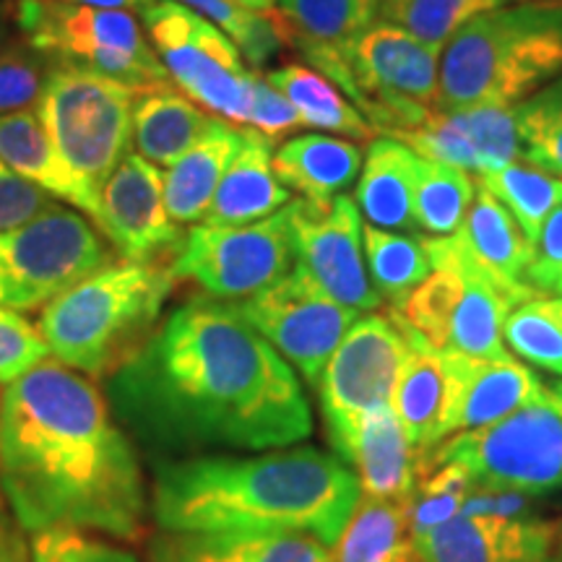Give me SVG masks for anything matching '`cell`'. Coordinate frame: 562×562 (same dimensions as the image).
<instances>
[{"label":"cell","mask_w":562,"mask_h":562,"mask_svg":"<svg viewBox=\"0 0 562 562\" xmlns=\"http://www.w3.org/2000/svg\"><path fill=\"white\" fill-rule=\"evenodd\" d=\"M117 422L159 456L201 448L273 451L313 432L292 364L235 302L191 297L110 375Z\"/></svg>","instance_id":"obj_1"},{"label":"cell","mask_w":562,"mask_h":562,"mask_svg":"<svg viewBox=\"0 0 562 562\" xmlns=\"http://www.w3.org/2000/svg\"><path fill=\"white\" fill-rule=\"evenodd\" d=\"M0 495L26 533L74 529L133 542L149 516L136 446L108 396L55 357L0 398Z\"/></svg>","instance_id":"obj_2"},{"label":"cell","mask_w":562,"mask_h":562,"mask_svg":"<svg viewBox=\"0 0 562 562\" xmlns=\"http://www.w3.org/2000/svg\"><path fill=\"white\" fill-rule=\"evenodd\" d=\"M362 497L357 474L318 448L258 456H193L154 472L151 516L161 531H286L336 547Z\"/></svg>","instance_id":"obj_3"},{"label":"cell","mask_w":562,"mask_h":562,"mask_svg":"<svg viewBox=\"0 0 562 562\" xmlns=\"http://www.w3.org/2000/svg\"><path fill=\"white\" fill-rule=\"evenodd\" d=\"M560 76L562 5H503L469 21L440 50L438 110L516 108Z\"/></svg>","instance_id":"obj_4"},{"label":"cell","mask_w":562,"mask_h":562,"mask_svg":"<svg viewBox=\"0 0 562 562\" xmlns=\"http://www.w3.org/2000/svg\"><path fill=\"white\" fill-rule=\"evenodd\" d=\"M175 284L165 261L121 258L42 307L40 336L66 368L110 378L157 331Z\"/></svg>","instance_id":"obj_5"},{"label":"cell","mask_w":562,"mask_h":562,"mask_svg":"<svg viewBox=\"0 0 562 562\" xmlns=\"http://www.w3.org/2000/svg\"><path fill=\"white\" fill-rule=\"evenodd\" d=\"M419 467H456L480 492L542 495L562 487V383L492 425L451 435Z\"/></svg>","instance_id":"obj_6"},{"label":"cell","mask_w":562,"mask_h":562,"mask_svg":"<svg viewBox=\"0 0 562 562\" xmlns=\"http://www.w3.org/2000/svg\"><path fill=\"white\" fill-rule=\"evenodd\" d=\"M138 94L140 89L89 68L55 63L37 100V115L63 167L97 211L102 186L131 154Z\"/></svg>","instance_id":"obj_7"},{"label":"cell","mask_w":562,"mask_h":562,"mask_svg":"<svg viewBox=\"0 0 562 562\" xmlns=\"http://www.w3.org/2000/svg\"><path fill=\"white\" fill-rule=\"evenodd\" d=\"M13 24L21 40L55 63L89 68L140 91L172 87L133 11L63 0H13Z\"/></svg>","instance_id":"obj_8"},{"label":"cell","mask_w":562,"mask_h":562,"mask_svg":"<svg viewBox=\"0 0 562 562\" xmlns=\"http://www.w3.org/2000/svg\"><path fill=\"white\" fill-rule=\"evenodd\" d=\"M115 261L117 252L94 222L53 203L24 227L0 232V307L40 311Z\"/></svg>","instance_id":"obj_9"},{"label":"cell","mask_w":562,"mask_h":562,"mask_svg":"<svg viewBox=\"0 0 562 562\" xmlns=\"http://www.w3.org/2000/svg\"><path fill=\"white\" fill-rule=\"evenodd\" d=\"M344 94L389 138L427 123L440 100V50L391 24H375L344 50Z\"/></svg>","instance_id":"obj_10"},{"label":"cell","mask_w":562,"mask_h":562,"mask_svg":"<svg viewBox=\"0 0 562 562\" xmlns=\"http://www.w3.org/2000/svg\"><path fill=\"white\" fill-rule=\"evenodd\" d=\"M140 19L175 89L222 121L248 125L256 70L214 21L172 0H151Z\"/></svg>","instance_id":"obj_11"},{"label":"cell","mask_w":562,"mask_h":562,"mask_svg":"<svg viewBox=\"0 0 562 562\" xmlns=\"http://www.w3.org/2000/svg\"><path fill=\"white\" fill-rule=\"evenodd\" d=\"M409 336L402 315L368 313L355 321L328 360L318 383L328 440L339 459L372 412L391 406Z\"/></svg>","instance_id":"obj_12"},{"label":"cell","mask_w":562,"mask_h":562,"mask_svg":"<svg viewBox=\"0 0 562 562\" xmlns=\"http://www.w3.org/2000/svg\"><path fill=\"white\" fill-rule=\"evenodd\" d=\"M294 245L286 209L240 227L195 224L172 256V273L214 300H245L292 271Z\"/></svg>","instance_id":"obj_13"},{"label":"cell","mask_w":562,"mask_h":562,"mask_svg":"<svg viewBox=\"0 0 562 562\" xmlns=\"http://www.w3.org/2000/svg\"><path fill=\"white\" fill-rule=\"evenodd\" d=\"M235 307L315 389L336 347L362 315L323 292L297 261L277 284L237 300Z\"/></svg>","instance_id":"obj_14"},{"label":"cell","mask_w":562,"mask_h":562,"mask_svg":"<svg viewBox=\"0 0 562 562\" xmlns=\"http://www.w3.org/2000/svg\"><path fill=\"white\" fill-rule=\"evenodd\" d=\"M294 258L321 290L351 311L372 313L383 305L364 261L362 214L351 195L328 201L292 199L286 203Z\"/></svg>","instance_id":"obj_15"},{"label":"cell","mask_w":562,"mask_h":562,"mask_svg":"<svg viewBox=\"0 0 562 562\" xmlns=\"http://www.w3.org/2000/svg\"><path fill=\"white\" fill-rule=\"evenodd\" d=\"M108 243L125 261H161L182 243L180 224L165 206V178L140 154H125L102 186L100 224Z\"/></svg>","instance_id":"obj_16"},{"label":"cell","mask_w":562,"mask_h":562,"mask_svg":"<svg viewBox=\"0 0 562 562\" xmlns=\"http://www.w3.org/2000/svg\"><path fill=\"white\" fill-rule=\"evenodd\" d=\"M560 526L521 516H461L417 533L422 562H560Z\"/></svg>","instance_id":"obj_17"},{"label":"cell","mask_w":562,"mask_h":562,"mask_svg":"<svg viewBox=\"0 0 562 562\" xmlns=\"http://www.w3.org/2000/svg\"><path fill=\"white\" fill-rule=\"evenodd\" d=\"M442 362L448 372V438L503 419L531 402L542 389L539 378L516 357L487 360L461 351H442Z\"/></svg>","instance_id":"obj_18"},{"label":"cell","mask_w":562,"mask_h":562,"mask_svg":"<svg viewBox=\"0 0 562 562\" xmlns=\"http://www.w3.org/2000/svg\"><path fill=\"white\" fill-rule=\"evenodd\" d=\"M149 562H336L331 547L311 533L286 531H161Z\"/></svg>","instance_id":"obj_19"},{"label":"cell","mask_w":562,"mask_h":562,"mask_svg":"<svg viewBox=\"0 0 562 562\" xmlns=\"http://www.w3.org/2000/svg\"><path fill=\"white\" fill-rule=\"evenodd\" d=\"M406 336H409V351L393 389L391 409L419 459L448 438V372L442 351L430 347L409 326H406Z\"/></svg>","instance_id":"obj_20"},{"label":"cell","mask_w":562,"mask_h":562,"mask_svg":"<svg viewBox=\"0 0 562 562\" xmlns=\"http://www.w3.org/2000/svg\"><path fill=\"white\" fill-rule=\"evenodd\" d=\"M271 140L256 128L243 131V144L216 188L203 224L240 227L277 214L292 201V191L273 175Z\"/></svg>","instance_id":"obj_21"},{"label":"cell","mask_w":562,"mask_h":562,"mask_svg":"<svg viewBox=\"0 0 562 562\" xmlns=\"http://www.w3.org/2000/svg\"><path fill=\"white\" fill-rule=\"evenodd\" d=\"M341 461L357 474L362 495L412 503L417 490V453L412 451L391 406L372 412L362 422Z\"/></svg>","instance_id":"obj_22"},{"label":"cell","mask_w":562,"mask_h":562,"mask_svg":"<svg viewBox=\"0 0 562 562\" xmlns=\"http://www.w3.org/2000/svg\"><path fill=\"white\" fill-rule=\"evenodd\" d=\"M419 157L402 140L378 136L368 144L355 203L372 227L414 232V186H417Z\"/></svg>","instance_id":"obj_23"},{"label":"cell","mask_w":562,"mask_h":562,"mask_svg":"<svg viewBox=\"0 0 562 562\" xmlns=\"http://www.w3.org/2000/svg\"><path fill=\"white\" fill-rule=\"evenodd\" d=\"M243 144V131L216 117L165 175V206L175 224H199L206 220L216 188Z\"/></svg>","instance_id":"obj_24"},{"label":"cell","mask_w":562,"mask_h":562,"mask_svg":"<svg viewBox=\"0 0 562 562\" xmlns=\"http://www.w3.org/2000/svg\"><path fill=\"white\" fill-rule=\"evenodd\" d=\"M362 159L355 140L307 133L286 138L273 151V175L281 186L300 193V199L328 201L360 178Z\"/></svg>","instance_id":"obj_25"},{"label":"cell","mask_w":562,"mask_h":562,"mask_svg":"<svg viewBox=\"0 0 562 562\" xmlns=\"http://www.w3.org/2000/svg\"><path fill=\"white\" fill-rule=\"evenodd\" d=\"M216 117L175 87L140 91L133 104V146L146 161L170 167Z\"/></svg>","instance_id":"obj_26"},{"label":"cell","mask_w":562,"mask_h":562,"mask_svg":"<svg viewBox=\"0 0 562 562\" xmlns=\"http://www.w3.org/2000/svg\"><path fill=\"white\" fill-rule=\"evenodd\" d=\"M0 161L55 199L79 206L81 214H87L94 224L100 222V211L63 167L37 110L26 108L0 115Z\"/></svg>","instance_id":"obj_27"},{"label":"cell","mask_w":562,"mask_h":562,"mask_svg":"<svg viewBox=\"0 0 562 562\" xmlns=\"http://www.w3.org/2000/svg\"><path fill=\"white\" fill-rule=\"evenodd\" d=\"M456 235L492 277L513 286L526 284L524 277L533 261V243L524 235L510 211L484 186L476 191L472 209Z\"/></svg>","instance_id":"obj_28"},{"label":"cell","mask_w":562,"mask_h":562,"mask_svg":"<svg viewBox=\"0 0 562 562\" xmlns=\"http://www.w3.org/2000/svg\"><path fill=\"white\" fill-rule=\"evenodd\" d=\"M307 63L344 53L378 24L385 0H277Z\"/></svg>","instance_id":"obj_29"},{"label":"cell","mask_w":562,"mask_h":562,"mask_svg":"<svg viewBox=\"0 0 562 562\" xmlns=\"http://www.w3.org/2000/svg\"><path fill=\"white\" fill-rule=\"evenodd\" d=\"M263 76L273 89L292 102L302 128L339 133V136L362 140V144L378 138V131L368 123V117L351 108L341 89L315 68L302 66V63H284L281 68H273Z\"/></svg>","instance_id":"obj_30"},{"label":"cell","mask_w":562,"mask_h":562,"mask_svg":"<svg viewBox=\"0 0 562 562\" xmlns=\"http://www.w3.org/2000/svg\"><path fill=\"white\" fill-rule=\"evenodd\" d=\"M334 554L336 562H422L414 547L409 503L362 495Z\"/></svg>","instance_id":"obj_31"},{"label":"cell","mask_w":562,"mask_h":562,"mask_svg":"<svg viewBox=\"0 0 562 562\" xmlns=\"http://www.w3.org/2000/svg\"><path fill=\"white\" fill-rule=\"evenodd\" d=\"M362 240L372 286L383 302H389L391 311H402L406 300L432 273L425 243L404 232H389L372 224L362 227Z\"/></svg>","instance_id":"obj_32"},{"label":"cell","mask_w":562,"mask_h":562,"mask_svg":"<svg viewBox=\"0 0 562 562\" xmlns=\"http://www.w3.org/2000/svg\"><path fill=\"white\" fill-rule=\"evenodd\" d=\"M476 195L472 172L440 161L422 159L414 186V220L417 227L432 237H448L467 220Z\"/></svg>","instance_id":"obj_33"},{"label":"cell","mask_w":562,"mask_h":562,"mask_svg":"<svg viewBox=\"0 0 562 562\" xmlns=\"http://www.w3.org/2000/svg\"><path fill=\"white\" fill-rule=\"evenodd\" d=\"M476 182L510 211L531 243H537L544 222L562 206V178L533 165L513 161L503 170L480 175Z\"/></svg>","instance_id":"obj_34"},{"label":"cell","mask_w":562,"mask_h":562,"mask_svg":"<svg viewBox=\"0 0 562 562\" xmlns=\"http://www.w3.org/2000/svg\"><path fill=\"white\" fill-rule=\"evenodd\" d=\"M508 3L513 0H385L381 21L442 50L469 21Z\"/></svg>","instance_id":"obj_35"},{"label":"cell","mask_w":562,"mask_h":562,"mask_svg":"<svg viewBox=\"0 0 562 562\" xmlns=\"http://www.w3.org/2000/svg\"><path fill=\"white\" fill-rule=\"evenodd\" d=\"M503 339L513 355L562 375V297L542 294L508 315Z\"/></svg>","instance_id":"obj_36"},{"label":"cell","mask_w":562,"mask_h":562,"mask_svg":"<svg viewBox=\"0 0 562 562\" xmlns=\"http://www.w3.org/2000/svg\"><path fill=\"white\" fill-rule=\"evenodd\" d=\"M521 157L562 178V76L516 104Z\"/></svg>","instance_id":"obj_37"},{"label":"cell","mask_w":562,"mask_h":562,"mask_svg":"<svg viewBox=\"0 0 562 562\" xmlns=\"http://www.w3.org/2000/svg\"><path fill=\"white\" fill-rule=\"evenodd\" d=\"M396 140L409 146L422 159L440 161V165L459 167L472 175H480V161H476L474 140L469 133V123L463 112H442L435 110L427 123L409 133H402Z\"/></svg>","instance_id":"obj_38"},{"label":"cell","mask_w":562,"mask_h":562,"mask_svg":"<svg viewBox=\"0 0 562 562\" xmlns=\"http://www.w3.org/2000/svg\"><path fill=\"white\" fill-rule=\"evenodd\" d=\"M55 60L19 40L0 50V115L26 110L37 102L50 79Z\"/></svg>","instance_id":"obj_39"},{"label":"cell","mask_w":562,"mask_h":562,"mask_svg":"<svg viewBox=\"0 0 562 562\" xmlns=\"http://www.w3.org/2000/svg\"><path fill=\"white\" fill-rule=\"evenodd\" d=\"M461 112L467 115L469 133H472L480 175L497 172L518 161L521 133H518L516 108H474Z\"/></svg>","instance_id":"obj_40"},{"label":"cell","mask_w":562,"mask_h":562,"mask_svg":"<svg viewBox=\"0 0 562 562\" xmlns=\"http://www.w3.org/2000/svg\"><path fill=\"white\" fill-rule=\"evenodd\" d=\"M32 562H138L133 552L100 533L50 529L32 533Z\"/></svg>","instance_id":"obj_41"},{"label":"cell","mask_w":562,"mask_h":562,"mask_svg":"<svg viewBox=\"0 0 562 562\" xmlns=\"http://www.w3.org/2000/svg\"><path fill=\"white\" fill-rule=\"evenodd\" d=\"M47 355L50 349L40 336V328L19 313L0 307V383L16 381L34 364L47 360Z\"/></svg>","instance_id":"obj_42"},{"label":"cell","mask_w":562,"mask_h":562,"mask_svg":"<svg viewBox=\"0 0 562 562\" xmlns=\"http://www.w3.org/2000/svg\"><path fill=\"white\" fill-rule=\"evenodd\" d=\"M248 125L269 138L271 144H284L294 131L302 128V121L292 102L281 91L273 89L263 74H256Z\"/></svg>","instance_id":"obj_43"},{"label":"cell","mask_w":562,"mask_h":562,"mask_svg":"<svg viewBox=\"0 0 562 562\" xmlns=\"http://www.w3.org/2000/svg\"><path fill=\"white\" fill-rule=\"evenodd\" d=\"M53 203L50 193L0 161V232L24 227L26 222L45 214Z\"/></svg>","instance_id":"obj_44"},{"label":"cell","mask_w":562,"mask_h":562,"mask_svg":"<svg viewBox=\"0 0 562 562\" xmlns=\"http://www.w3.org/2000/svg\"><path fill=\"white\" fill-rule=\"evenodd\" d=\"M524 281L542 294L562 297V206L544 222L533 243V261Z\"/></svg>","instance_id":"obj_45"},{"label":"cell","mask_w":562,"mask_h":562,"mask_svg":"<svg viewBox=\"0 0 562 562\" xmlns=\"http://www.w3.org/2000/svg\"><path fill=\"white\" fill-rule=\"evenodd\" d=\"M0 562H32V547L5 501H0Z\"/></svg>","instance_id":"obj_46"},{"label":"cell","mask_w":562,"mask_h":562,"mask_svg":"<svg viewBox=\"0 0 562 562\" xmlns=\"http://www.w3.org/2000/svg\"><path fill=\"white\" fill-rule=\"evenodd\" d=\"M63 3L94 5V9H117V11H144L151 0H63Z\"/></svg>","instance_id":"obj_47"},{"label":"cell","mask_w":562,"mask_h":562,"mask_svg":"<svg viewBox=\"0 0 562 562\" xmlns=\"http://www.w3.org/2000/svg\"><path fill=\"white\" fill-rule=\"evenodd\" d=\"M13 26V0H0V50H3L5 40Z\"/></svg>","instance_id":"obj_48"},{"label":"cell","mask_w":562,"mask_h":562,"mask_svg":"<svg viewBox=\"0 0 562 562\" xmlns=\"http://www.w3.org/2000/svg\"><path fill=\"white\" fill-rule=\"evenodd\" d=\"M229 3L240 5L245 11H269L277 9V0H229Z\"/></svg>","instance_id":"obj_49"},{"label":"cell","mask_w":562,"mask_h":562,"mask_svg":"<svg viewBox=\"0 0 562 562\" xmlns=\"http://www.w3.org/2000/svg\"><path fill=\"white\" fill-rule=\"evenodd\" d=\"M513 3H554V5H562V0H513Z\"/></svg>","instance_id":"obj_50"},{"label":"cell","mask_w":562,"mask_h":562,"mask_svg":"<svg viewBox=\"0 0 562 562\" xmlns=\"http://www.w3.org/2000/svg\"><path fill=\"white\" fill-rule=\"evenodd\" d=\"M558 554H560V562H562V526H560V542H558Z\"/></svg>","instance_id":"obj_51"},{"label":"cell","mask_w":562,"mask_h":562,"mask_svg":"<svg viewBox=\"0 0 562 562\" xmlns=\"http://www.w3.org/2000/svg\"><path fill=\"white\" fill-rule=\"evenodd\" d=\"M0 398H3V393H0Z\"/></svg>","instance_id":"obj_52"}]
</instances>
